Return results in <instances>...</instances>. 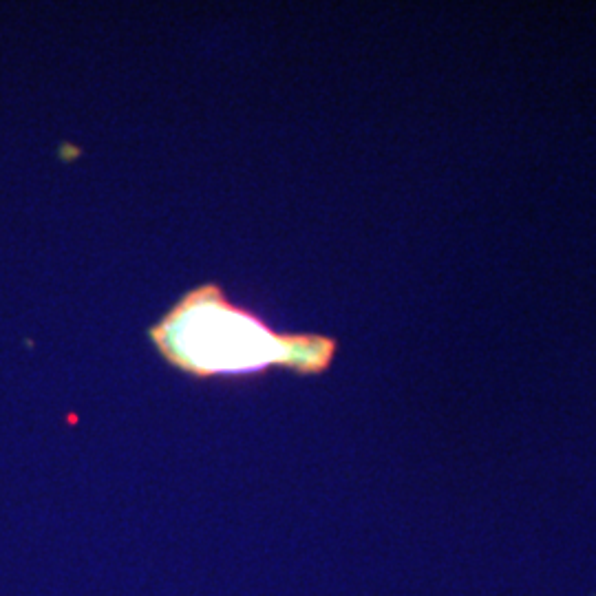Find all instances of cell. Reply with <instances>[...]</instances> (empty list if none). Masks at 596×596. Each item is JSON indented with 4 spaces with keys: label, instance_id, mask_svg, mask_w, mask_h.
Segmentation results:
<instances>
[{
    "label": "cell",
    "instance_id": "cell-1",
    "mask_svg": "<svg viewBox=\"0 0 596 596\" xmlns=\"http://www.w3.org/2000/svg\"><path fill=\"white\" fill-rule=\"evenodd\" d=\"M148 336L170 365L197 378L250 376L270 367L323 374L336 356L334 338L274 332L215 283L184 294Z\"/></svg>",
    "mask_w": 596,
    "mask_h": 596
}]
</instances>
